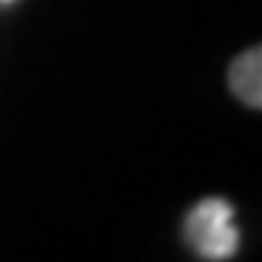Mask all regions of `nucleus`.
Instances as JSON below:
<instances>
[{
  "label": "nucleus",
  "mask_w": 262,
  "mask_h": 262,
  "mask_svg": "<svg viewBox=\"0 0 262 262\" xmlns=\"http://www.w3.org/2000/svg\"><path fill=\"white\" fill-rule=\"evenodd\" d=\"M187 241L204 259H228L238 249V230L233 228V206L225 198H204L185 220Z\"/></svg>",
  "instance_id": "nucleus-1"
},
{
  "label": "nucleus",
  "mask_w": 262,
  "mask_h": 262,
  "mask_svg": "<svg viewBox=\"0 0 262 262\" xmlns=\"http://www.w3.org/2000/svg\"><path fill=\"white\" fill-rule=\"evenodd\" d=\"M228 83L244 104L259 110L262 104V51L249 49L228 70Z\"/></svg>",
  "instance_id": "nucleus-2"
}]
</instances>
